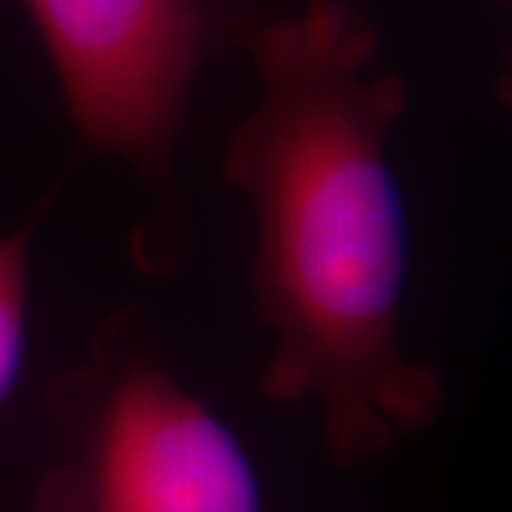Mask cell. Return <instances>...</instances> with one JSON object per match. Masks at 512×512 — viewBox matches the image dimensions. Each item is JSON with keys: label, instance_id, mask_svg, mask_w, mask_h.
<instances>
[{"label": "cell", "instance_id": "obj_1", "mask_svg": "<svg viewBox=\"0 0 512 512\" xmlns=\"http://www.w3.org/2000/svg\"><path fill=\"white\" fill-rule=\"evenodd\" d=\"M373 49L376 32L342 0L259 29L265 94L225 157L259 220L256 296L274 330L265 393L316 404L345 467L430 424L441 404L436 376L399 348L407 214L387 131L404 89L367 72Z\"/></svg>", "mask_w": 512, "mask_h": 512}, {"label": "cell", "instance_id": "obj_2", "mask_svg": "<svg viewBox=\"0 0 512 512\" xmlns=\"http://www.w3.org/2000/svg\"><path fill=\"white\" fill-rule=\"evenodd\" d=\"M72 453L43 481L37 512H262L234 433L163 367L120 356L66 379Z\"/></svg>", "mask_w": 512, "mask_h": 512}, {"label": "cell", "instance_id": "obj_3", "mask_svg": "<svg viewBox=\"0 0 512 512\" xmlns=\"http://www.w3.org/2000/svg\"><path fill=\"white\" fill-rule=\"evenodd\" d=\"M83 140L171 191L174 140L205 55L200 0H26Z\"/></svg>", "mask_w": 512, "mask_h": 512}, {"label": "cell", "instance_id": "obj_4", "mask_svg": "<svg viewBox=\"0 0 512 512\" xmlns=\"http://www.w3.org/2000/svg\"><path fill=\"white\" fill-rule=\"evenodd\" d=\"M29 228L0 237V407L15 390L26 359Z\"/></svg>", "mask_w": 512, "mask_h": 512}]
</instances>
